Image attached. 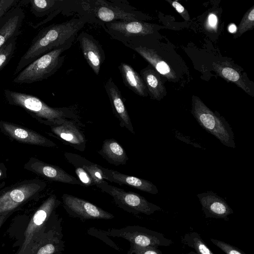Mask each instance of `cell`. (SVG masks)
Returning a JSON list of instances; mask_svg holds the SVG:
<instances>
[{
    "label": "cell",
    "mask_w": 254,
    "mask_h": 254,
    "mask_svg": "<svg viewBox=\"0 0 254 254\" xmlns=\"http://www.w3.org/2000/svg\"><path fill=\"white\" fill-rule=\"evenodd\" d=\"M87 22L84 16L49 25L39 31L21 58L14 74L43 55L66 44L73 43L78 32Z\"/></svg>",
    "instance_id": "6da1fadb"
},
{
    "label": "cell",
    "mask_w": 254,
    "mask_h": 254,
    "mask_svg": "<svg viewBox=\"0 0 254 254\" xmlns=\"http://www.w3.org/2000/svg\"><path fill=\"white\" fill-rule=\"evenodd\" d=\"M78 15L87 22L103 24L116 21H140L144 16L126 0H79Z\"/></svg>",
    "instance_id": "7a4b0ae2"
},
{
    "label": "cell",
    "mask_w": 254,
    "mask_h": 254,
    "mask_svg": "<svg viewBox=\"0 0 254 254\" xmlns=\"http://www.w3.org/2000/svg\"><path fill=\"white\" fill-rule=\"evenodd\" d=\"M4 95L9 104L24 109L33 117L46 125L50 126L57 121L64 119L77 121V115L69 108L51 107L32 95L9 89L4 90Z\"/></svg>",
    "instance_id": "3957f363"
},
{
    "label": "cell",
    "mask_w": 254,
    "mask_h": 254,
    "mask_svg": "<svg viewBox=\"0 0 254 254\" xmlns=\"http://www.w3.org/2000/svg\"><path fill=\"white\" fill-rule=\"evenodd\" d=\"M72 43L64 45L40 57L23 68L14 79L16 83H32L47 79L62 66L65 56L62 54Z\"/></svg>",
    "instance_id": "277c9868"
},
{
    "label": "cell",
    "mask_w": 254,
    "mask_h": 254,
    "mask_svg": "<svg viewBox=\"0 0 254 254\" xmlns=\"http://www.w3.org/2000/svg\"><path fill=\"white\" fill-rule=\"evenodd\" d=\"M199 125L223 145L235 148L234 134L225 118L212 111L199 98L193 96L191 111Z\"/></svg>",
    "instance_id": "5b68a950"
},
{
    "label": "cell",
    "mask_w": 254,
    "mask_h": 254,
    "mask_svg": "<svg viewBox=\"0 0 254 254\" xmlns=\"http://www.w3.org/2000/svg\"><path fill=\"white\" fill-rule=\"evenodd\" d=\"M61 202L53 194L49 196L34 213L26 228L24 239L16 254H31L46 234L48 222Z\"/></svg>",
    "instance_id": "8992f818"
},
{
    "label": "cell",
    "mask_w": 254,
    "mask_h": 254,
    "mask_svg": "<svg viewBox=\"0 0 254 254\" xmlns=\"http://www.w3.org/2000/svg\"><path fill=\"white\" fill-rule=\"evenodd\" d=\"M96 186L109 194L118 206L128 212L150 215L162 210L160 207L149 202L138 193L111 185L105 180Z\"/></svg>",
    "instance_id": "52a82bcc"
},
{
    "label": "cell",
    "mask_w": 254,
    "mask_h": 254,
    "mask_svg": "<svg viewBox=\"0 0 254 254\" xmlns=\"http://www.w3.org/2000/svg\"><path fill=\"white\" fill-rule=\"evenodd\" d=\"M102 27L112 39L126 46L141 45L144 38L154 32L152 24L140 21H116L105 23Z\"/></svg>",
    "instance_id": "ba28073f"
},
{
    "label": "cell",
    "mask_w": 254,
    "mask_h": 254,
    "mask_svg": "<svg viewBox=\"0 0 254 254\" xmlns=\"http://www.w3.org/2000/svg\"><path fill=\"white\" fill-rule=\"evenodd\" d=\"M45 182L39 180L23 181L0 192V214L11 213L44 189Z\"/></svg>",
    "instance_id": "9c48e42d"
},
{
    "label": "cell",
    "mask_w": 254,
    "mask_h": 254,
    "mask_svg": "<svg viewBox=\"0 0 254 254\" xmlns=\"http://www.w3.org/2000/svg\"><path fill=\"white\" fill-rule=\"evenodd\" d=\"M108 236L124 238L140 247L169 246L172 241L161 234L139 226H128L121 229H111L106 232Z\"/></svg>",
    "instance_id": "30bf717a"
},
{
    "label": "cell",
    "mask_w": 254,
    "mask_h": 254,
    "mask_svg": "<svg viewBox=\"0 0 254 254\" xmlns=\"http://www.w3.org/2000/svg\"><path fill=\"white\" fill-rule=\"evenodd\" d=\"M62 198L64 209L72 217L84 220L114 218L112 214L79 197L64 193Z\"/></svg>",
    "instance_id": "8fae6325"
},
{
    "label": "cell",
    "mask_w": 254,
    "mask_h": 254,
    "mask_svg": "<svg viewBox=\"0 0 254 254\" xmlns=\"http://www.w3.org/2000/svg\"><path fill=\"white\" fill-rule=\"evenodd\" d=\"M76 122L69 119H61L50 127L52 133L58 138L75 149L83 151L86 140Z\"/></svg>",
    "instance_id": "7c38bea8"
},
{
    "label": "cell",
    "mask_w": 254,
    "mask_h": 254,
    "mask_svg": "<svg viewBox=\"0 0 254 254\" xmlns=\"http://www.w3.org/2000/svg\"><path fill=\"white\" fill-rule=\"evenodd\" d=\"M24 168L50 181L83 186L78 179L60 167L45 163L33 157L31 158L25 164Z\"/></svg>",
    "instance_id": "4fadbf2b"
},
{
    "label": "cell",
    "mask_w": 254,
    "mask_h": 254,
    "mask_svg": "<svg viewBox=\"0 0 254 254\" xmlns=\"http://www.w3.org/2000/svg\"><path fill=\"white\" fill-rule=\"evenodd\" d=\"M83 57L93 72L98 75L106 57L100 43L93 36L82 31L77 36Z\"/></svg>",
    "instance_id": "5bb4252c"
},
{
    "label": "cell",
    "mask_w": 254,
    "mask_h": 254,
    "mask_svg": "<svg viewBox=\"0 0 254 254\" xmlns=\"http://www.w3.org/2000/svg\"><path fill=\"white\" fill-rule=\"evenodd\" d=\"M0 128L4 134L21 143L45 147L56 146L54 142L38 132L17 125L0 121Z\"/></svg>",
    "instance_id": "9a60e30c"
},
{
    "label": "cell",
    "mask_w": 254,
    "mask_h": 254,
    "mask_svg": "<svg viewBox=\"0 0 254 254\" xmlns=\"http://www.w3.org/2000/svg\"><path fill=\"white\" fill-rule=\"evenodd\" d=\"M104 85L111 105L113 114L118 119L120 126L134 134V128L129 115L119 88L114 83L112 77H110L104 82Z\"/></svg>",
    "instance_id": "2e32d148"
},
{
    "label": "cell",
    "mask_w": 254,
    "mask_h": 254,
    "mask_svg": "<svg viewBox=\"0 0 254 254\" xmlns=\"http://www.w3.org/2000/svg\"><path fill=\"white\" fill-rule=\"evenodd\" d=\"M105 180L119 185H127L144 192L155 194L158 193L156 186L149 181L127 175L100 166Z\"/></svg>",
    "instance_id": "e0dca14e"
},
{
    "label": "cell",
    "mask_w": 254,
    "mask_h": 254,
    "mask_svg": "<svg viewBox=\"0 0 254 254\" xmlns=\"http://www.w3.org/2000/svg\"><path fill=\"white\" fill-rule=\"evenodd\" d=\"M206 217L226 219L233 213L223 198L212 191L197 195Z\"/></svg>",
    "instance_id": "ac0fdd59"
},
{
    "label": "cell",
    "mask_w": 254,
    "mask_h": 254,
    "mask_svg": "<svg viewBox=\"0 0 254 254\" xmlns=\"http://www.w3.org/2000/svg\"><path fill=\"white\" fill-rule=\"evenodd\" d=\"M25 16L20 7L10 9L0 18V48L11 38L17 37Z\"/></svg>",
    "instance_id": "d6986e66"
},
{
    "label": "cell",
    "mask_w": 254,
    "mask_h": 254,
    "mask_svg": "<svg viewBox=\"0 0 254 254\" xmlns=\"http://www.w3.org/2000/svg\"><path fill=\"white\" fill-rule=\"evenodd\" d=\"M127 47L139 54L160 74L169 79L175 78V74L169 65L153 49L140 45H128Z\"/></svg>",
    "instance_id": "ffe728a7"
},
{
    "label": "cell",
    "mask_w": 254,
    "mask_h": 254,
    "mask_svg": "<svg viewBox=\"0 0 254 254\" xmlns=\"http://www.w3.org/2000/svg\"><path fill=\"white\" fill-rule=\"evenodd\" d=\"M125 85L136 94L146 97L148 92L140 76L129 64L122 62L118 66Z\"/></svg>",
    "instance_id": "44dd1931"
},
{
    "label": "cell",
    "mask_w": 254,
    "mask_h": 254,
    "mask_svg": "<svg viewBox=\"0 0 254 254\" xmlns=\"http://www.w3.org/2000/svg\"><path fill=\"white\" fill-rule=\"evenodd\" d=\"M98 152L108 163L115 166L125 165L128 160L125 149L113 138L104 140Z\"/></svg>",
    "instance_id": "7402d4cb"
},
{
    "label": "cell",
    "mask_w": 254,
    "mask_h": 254,
    "mask_svg": "<svg viewBox=\"0 0 254 254\" xmlns=\"http://www.w3.org/2000/svg\"><path fill=\"white\" fill-rule=\"evenodd\" d=\"M64 247L62 234L51 230L46 233L31 254H59L64 250Z\"/></svg>",
    "instance_id": "603a6c76"
},
{
    "label": "cell",
    "mask_w": 254,
    "mask_h": 254,
    "mask_svg": "<svg viewBox=\"0 0 254 254\" xmlns=\"http://www.w3.org/2000/svg\"><path fill=\"white\" fill-rule=\"evenodd\" d=\"M140 73L146 87L148 94L153 99L160 100L163 97L164 87L158 73L148 66L141 70Z\"/></svg>",
    "instance_id": "cb8c5ba5"
},
{
    "label": "cell",
    "mask_w": 254,
    "mask_h": 254,
    "mask_svg": "<svg viewBox=\"0 0 254 254\" xmlns=\"http://www.w3.org/2000/svg\"><path fill=\"white\" fill-rule=\"evenodd\" d=\"M64 156L68 162H73L80 165L91 178L95 186L105 181L100 165L92 163L85 158L73 153L65 152Z\"/></svg>",
    "instance_id": "d4e9b609"
},
{
    "label": "cell",
    "mask_w": 254,
    "mask_h": 254,
    "mask_svg": "<svg viewBox=\"0 0 254 254\" xmlns=\"http://www.w3.org/2000/svg\"><path fill=\"white\" fill-rule=\"evenodd\" d=\"M213 65L214 69L220 76L235 83L245 92H250V89L241 73L227 62L215 63Z\"/></svg>",
    "instance_id": "484cf974"
},
{
    "label": "cell",
    "mask_w": 254,
    "mask_h": 254,
    "mask_svg": "<svg viewBox=\"0 0 254 254\" xmlns=\"http://www.w3.org/2000/svg\"><path fill=\"white\" fill-rule=\"evenodd\" d=\"M65 0H30L31 12L37 17L50 15L65 4Z\"/></svg>",
    "instance_id": "4316f807"
},
{
    "label": "cell",
    "mask_w": 254,
    "mask_h": 254,
    "mask_svg": "<svg viewBox=\"0 0 254 254\" xmlns=\"http://www.w3.org/2000/svg\"><path fill=\"white\" fill-rule=\"evenodd\" d=\"M183 243L194 249L197 254H214L199 235L195 233L186 234L183 239Z\"/></svg>",
    "instance_id": "83f0119b"
},
{
    "label": "cell",
    "mask_w": 254,
    "mask_h": 254,
    "mask_svg": "<svg viewBox=\"0 0 254 254\" xmlns=\"http://www.w3.org/2000/svg\"><path fill=\"white\" fill-rule=\"evenodd\" d=\"M17 37L10 38L0 48V70L8 63L16 49Z\"/></svg>",
    "instance_id": "f1b7e54d"
},
{
    "label": "cell",
    "mask_w": 254,
    "mask_h": 254,
    "mask_svg": "<svg viewBox=\"0 0 254 254\" xmlns=\"http://www.w3.org/2000/svg\"><path fill=\"white\" fill-rule=\"evenodd\" d=\"M254 26V6H252L243 16L238 27L237 36H240Z\"/></svg>",
    "instance_id": "f546056e"
},
{
    "label": "cell",
    "mask_w": 254,
    "mask_h": 254,
    "mask_svg": "<svg viewBox=\"0 0 254 254\" xmlns=\"http://www.w3.org/2000/svg\"><path fill=\"white\" fill-rule=\"evenodd\" d=\"M69 163L74 167L75 172L78 178V180L82 184L84 187L95 186L91 178L80 165L73 162H69Z\"/></svg>",
    "instance_id": "4dcf8cb0"
},
{
    "label": "cell",
    "mask_w": 254,
    "mask_h": 254,
    "mask_svg": "<svg viewBox=\"0 0 254 254\" xmlns=\"http://www.w3.org/2000/svg\"><path fill=\"white\" fill-rule=\"evenodd\" d=\"M211 242L226 254H246L242 251L224 242L211 239Z\"/></svg>",
    "instance_id": "1f68e13d"
},
{
    "label": "cell",
    "mask_w": 254,
    "mask_h": 254,
    "mask_svg": "<svg viewBox=\"0 0 254 254\" xmlns=\"http://www.w3.org/2000/svg\"><path fill=\"white\" fill-rule=\"evenodd\" d=\"M127 254H162L159 250L153 247H140L130 243Z\"/></svg>",
    "instance_id": "d6a6232c"
},
{
    "label": "cell",
    "mask_w": 254,
    "mask_h": 254,
    "mask_svg": "<svg viewBox=\"0 0 254 254\" xmlns=\"http://www.w3.org/2000/svg\"><path fill=\"white\" fill-rule=\"evenodd\" d=\"M17 1L16 0H0V18L9 11Z\"/></svg>",
    "instance_id": "836d02e7"
},
{
    "label": "cell",
    "mask_w": 254,
    "mask_h": 254,
    "mask_svg": "<svg viewBox=\"0 0 254 254\" xmlns=\"http://www.w3.org/2000/svg\"><path fill=\"white\" fill-rule=\"evenodd\" d=\"M167 1L171 4L173 7L179 14H180V15L185 20L189 21L190 20V17L188 12V11L181 4H180L176 0H167Z\"/></svg>",
    "instance_id": "e575fe53"
},
{
    "label": "cell",
    "mask_w": 254,
    "mask_h": 254,
    "mask_svg": "<svg viewBox=\"0 0 254 254\" xmlns=\"http://www.w3.org/2000/svg\"><path fill=\"white\" fill-rule=\"evenodd\" d=\"M218 19L217 15L211 13L208 16L206 21V27L212 31H216L218 27Z\"/></svg>",
    "instance_id": "d590c367"
},
{
    "label": "cell",
    "mask_w": 254,
    "mask_h": 254,
    "mask_svg": "<svg viewBox=\"0 0 254 254\" xmlns=\"http://www.w3.org/2000/svg\"><path fill=\"white\" fill-rule=\"evenodd\" d=\"M11 213H2L0 214V228Z\"/></svg>",
    "instance_id": "8d00e7d4"
},
{
    "label": "cell",
    "mask_w": 254,
    "mask_h": 254,
    "mask_svg": "<svg viewBox=\"0 0 254 254\" xmlns=\"http://www.w3.org/2000/svg\"><path fill=\"white\" fill-rule=\"evenodd\" d=\"M228 30L231 33H236L237 30V26L233 23L231 24L228 27Z\"/></svg>",
    "instance_id": "74e56055"
},
{
    "label": "cell",
    "mask_w": 254,
    "mask_h": 254,
    "mask_svg": "<svg viewBox=\"0 0 254 254\" xmlns=\"http://www.w3.org/2000/svg\"><path fill=\"white\" fill-rule=\"evenodd\" d=\"M2 173V172L1 170L0 169V177L1 176Z\"/></svg>",
    "instance_id": "f35d334b"
}]
</instances>
